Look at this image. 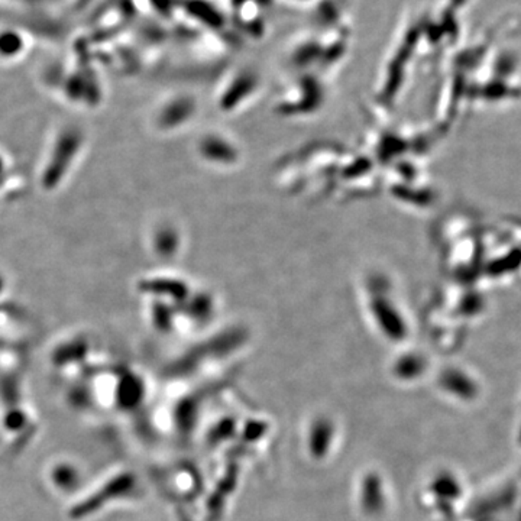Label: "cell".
I'll return each instance as SVG.
<instances>
[{"label":"cell","instance_id":"obj_1","mask_svg":"<svg viewBox=\"0 0 521 521\" xmlns=\"http://www.w3.org/2000/svg\"><path fill=\"white\" fill-rule=\"evenodd\" d=\"M282 2H287V3H290V2H294V3L302 5V3H309V2H311V0H282Z\"/></svg>","mask_w":521,"mask_h":521}]
</instances>
